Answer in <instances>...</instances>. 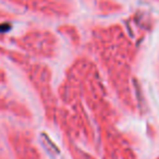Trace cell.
I'll list each match as a JSON object with an SVG mask.
<instances>
[{"mask_svg":"<svg viewBox=\"0 0 159 159\" xmlns=\"http://www.w3.org/2000/svg\"><path fill=\"white\" fill-rule=\"evenodd\" d=\"M92 40L107 81L118 100L126 110L135 112L137 106L132 66L136 49L131 37L122 25L109 24L96 26L92 32Z\"/></svg>","mask_w":159,"mask_h":159,"instance_id":"1","label":"cell"},{"mask_svg":"<svg viewBox=\"0 0 159 159\" xmlns=\"http://www.w3.org/2000/svg\"><path fill=\"white\" fill-rule=\"evenodd\" d=\"M55 123L60 126L66 139L75 143L83 139L87 145L92 147L96 146L95 129L83 102H77L72 106L59 107Z\"/></svg>","mask_w":159,"mask_h":159,"instance_id":"2","label":"cell"},{"mask_svg":"<svg viewBox=\"0 0 159 159\" xmlns=\"http://www.w3.org/2000/svg\"><path fill=\"white\" fill-rule=\"evenodd\" d=\"M24 71L27 81L39 98L46 119L55 123L59 106L57 93H55L52 87V71L50 66L43 62H31Z\"/></svg>","mask_w":159,"mask_h":159,"instance_id":"3","label":"cell"},{"mask_svg":"<svg viewBox=\"0 0 159 159\" xmlns=\"http://www.w3.org/2000/svg\"><path fill=\"white\" fill-rule=\"evenodd\" d=\"M82 102L92 112L95 121L104 118L116 117L115 110L107 96V89L104 80L95 62L83 81Z\"/></svg>","mask_w":159,"mask_h":159,"instance_id":"4","label":"cell"},{"mask_svg":"<svg viewBox=\"0 0 159 159\" xmlns=\"http://www.w3.org/2000/svg\"><path fill=\"white\" fill-rule=\"evenodd\" d=\"M19 50L30 58L52 59L59 49V39L53 32L45 29H32L13 39Z\"/></svg>","mask_w":159,"mask_h":159,"instance_id":"5","label":"cell"},{"mask_svg":"<svg viewBox=\"0 0 159 159\" xmlns=\"http://www.w3.org/2000/svg\"><path fill=\"white\" fill-rule=\"evenodd\" d=\"M94 62L87 57H79L70 64L57 91V97L64 106L82 102V85Z\"/></svg>","mask_w":159,"mask_h":159,"instance_id":"6","label":"cell"},{"mask_svg":"<svg viewBox=\"0 0 159 159\" xmlns=\"http://www.w3.org/2000/svg\"><path fill=\"white\" fill-rule=\"evenodd\" d=\"M6 139L16 159H42V152L30 130L6 125Z\"/></svg>","mask_w":159,"mask_h":159,"instance_id":"7","label":"cell"},{"mask_svg":"<svg viewBox=\"0 0 159 159\" xmlns=\"http://www.w3.org/2000/svg\"><path fill=\"white\" fill-rule=\"evenodd\" d=\"M7 2L47 18H66L71 6L63 0H6Z\"/></svg>","mask_w":159,"mask_h":159,"instance_id":"8","label":"cell"},{"mask_svg":"<svg viewBox=\"0 0 159 159\" xmlns=\"http://www.w3.org/2000/svg\"><path fill=\"white\" fill-rule=\"evenodd\" d=\"M0 111L7 112L22 120H31L33 118L32 110L20 100L14 98L0 97Z\"/></svg>","mask_w":159,"mask_h":159,"instance_id":"9","label":"cell"},{"mask_svg":"<svg viewBox=\"0 0 159 159\" xmlns=\"http://www.w3.org/2000/svg\"><path fill=\"white\" fill-rule=\"evenodd\" d=\"M0 53L5 56L8 60L14 63L16 66L22 68L23 70L26 69V66L31 63V58L24 52H22L19 49H10L7 47H2L0 45Z\"/></svg>","mask_w":159,"mask_h":159,"instance_id":"10","label":"cell"},{"mask_svg":"<svg viewBox=\"0 0 159 159\" xmlns=\"http://www.w3.org/2000/svg\"><path fill=\"white\" fill-rule=\"evenodd\" d=\"M58 33L66 38L70 43H72L74 46H79L81 43V35L80 32L74 25L71 24H62L58 26Z\"/></svg>","mask_w":159,"mask_h":159,"instance_id":"11","label":"cell"},{"mask_svg":"<svg viewBox=\"0 0 159 159\" xmlns=\"http://www.w3.org/2000/svg\"><path fill=\"white\" fill-rule=\"evenodd\" d=\"M98 12L102 16H110V14L119 13L122 11V6L113 0H98L97 2Z\"/></svg>","mask_w":159,"mask_h":159,"instance_id":"12","label":"cell"},{"mask_svg":"<svg viewBox=\"0 0 159 159\" xmlns=\"http://www.w3.org/2000/svg\"><path fill=\"white\" fill-rule=\"evenodd\" d=\"M136 152H134L133 147H131L128 143H125L123 145V147L121 148L120 152V157H122V159H136Z\"/></svg>","mask_w":159,"mask_h":159,"instance_id":"13","label":"cell"},{"mask_svg":"<svg viewBox=\"0 0 159 159\" xmlns=\"http://www.w3.org/2000/svg\"><path fill=\"white\" fill-rule=\"evenodd\" d=\"M0 83L1 84H7L8 83V74L2 69H0Z\"/></svg>","mask_w":159,"mask_h":159,"instance_id":"14","label":"cell"},{"mask_svg":"<svg viewBox=\"0 0 159 159\" xmlns=\"http://www.w3.org/2000/svg\"><path fill=\"white\" fill-rule=\"evenodd\" d=\"M157 159H159V157H158V158H157Z\"/></svg>","mask_w":159,"mask_h":159,"instance_id":"15","label":"cell"}]
</instances>
